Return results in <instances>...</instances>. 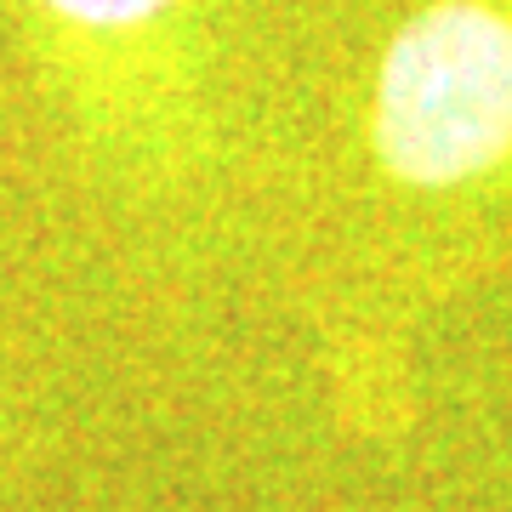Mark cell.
Returning a JSON list of instances; mask_svg holds the SVG:
<instances>
[{
    "mask_svg": "<svg viewBox=\"0 0 512 512\" xmlns=\"http://www.w3.org/2000/svg\"><path fill=\"white\" fill-rule=\"evenodd\" d=\"M370 160L393 188L456 200L512 183V0H427L370 80Z\"/></svg>",
    "mask_w": 512,
    "mask_h": 512,
    "instance_id": "cell-1",
    "label": "cell"
},
{
    "mask_svg": "<svg viewBox=\"0 0 512 512\" xmlns=\"http://www.w3.org/2000/svg\"><path fill=\"white\" fill-rule=\"evenodd\" d=\"M57 29L86 40H148L183 12V0H35Z\"/></svg>",
    "mask_w": 512,
    "mask_h": 512,
    "instance_id": "cell-2",
    "label": "cell"
}]
</instances>
